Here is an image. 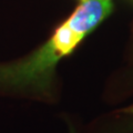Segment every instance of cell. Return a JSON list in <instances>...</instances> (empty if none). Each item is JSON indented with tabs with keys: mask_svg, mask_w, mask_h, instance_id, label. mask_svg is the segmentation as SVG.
<instances>
[{
	"mask_svg": "<svg viewBox=\"0 0 133 133\" xmlns=\"http://www.w3.org/2000/svg\"><path fill=\"white\" fill-rule=\"evenodd\" d=\"M113 10L112 0H82L43 47L24 62L3 71L2 80L15 85L43 84L61 58L73 51L85 36Z\"/></svg>",
	"mask_w": 133,
	"mask_h": 133,
	"instance_id": "cell-1",
	"label": "cell"
},
{
	"mask_svg": "<svg viewBox=\"0 0 133 133\" xmlns=\"http://www.w3.org/2000/svg\"><path fill=\"white\" fill-rule=\"evenodd\" d=\"M122 112L125 113V114H133V105L128 108V109H125V110H122Z\"/></svg>",
	"mask_w": 133,
	"mask_h": 133,
	"instance_id": "cell-2",
	"label": "cell"
},
{
	"mask_svg": "<svg viewBox=\"0 0 133 133\" xmlns=\"http://www.w3.org/2000/svg\"><path fill=\"white\" fill-rule=\"evenodd\" d=\"M130 128H131V130H133V122L130 124Z\"/></svg>",
	"mask_w": 133,
	"mask_h": 133,
	"instance_id": "cell-3",
	"label": "cell"
}]
</instances>
